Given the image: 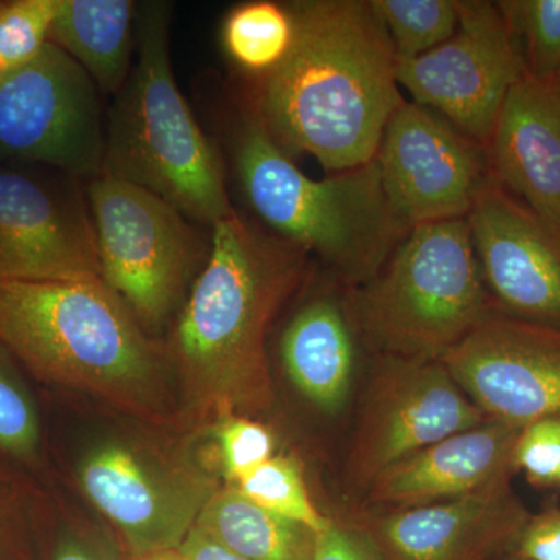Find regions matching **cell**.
Wrapping results in <instances>:
<instances>
[{"label": "cell", "instance_id": "cell-1", "mask_svg": "<svg viewBox=\"0 0 560 560\" xmlns=\"http://www.w3.org/2000/svg\"><path fill=\"white\" fill-rule=\"evenodd\" d=\"M289 5L293 47L259 79L254 113L290 156L308 154L335 173L370 164L405 102L388 33L366 0Z\"/></svg>", "mask_w": 560, "mask_h": 560}, {"label": "cell", "instance_id": "cell-2", "mask_svg": "<svg viewBox=\"0 0 560 560\" xmlns=\"http://www.w3.org/2000/svg\"><path fill=\"white\" fill-rule=\"evenodd\" d=\"M210 231L209 259L180 312L175 352L198 407L223 419L270 407L268 327L300 285L307 253L237 212Z\"/></svg>", "mask_w": 560, "mask_h": 560}, {"label": "cell", "instance_id": "cell-3", "mask_svg": "<svg viewBox=\"0 0 560 560\" xmlns=\"http://www.w3.org/2000/svg\"><path fill=\"white\" fill-rule=\"evenodd\" d=\"M232 164L243 198L270 234L316 254L349 289L370 282L411 231L390 206L375 160L313 179L253 109L235 127Z\"/></svg>", "mask_w": 560, "mask_h": 560}, {"label": "cell", "instance_id": "cell-4", "mask_svg": "<svg viewBox=\"0 0 560 560\" xmlns=\"http://www.w3.org/2000/svg\"><path fill=\"white\" fill-rule=\"evenodd\" d=\"M168 32V3L139 7L138 61L109 110L103 173L153 191L212 230L235 209L219 154L176 83Z\"/></svg>", "mask_w": 560, "mask_h": 560}, {"label": "cell", "instance_id": "cell-5", "mask_svg": "<svg viewBox=\"0 0 560 560\" xmlns=\"http://www.w3.org/2000/svg\"><path fill=\"white\" fill-rule=\"evenodd\" d=\"M0 341L38 377L121 404L149 399L160 359L101 278L0 282Z\"/></svg>", "mask_w": 560, "mask_h": 560}, {"label": "cell", "instance_id": "cell-6", "mask_svg": "<svg viewBox=\"0 0 560 560\" xmlns=\"http://www.w3.org/2000/svg\"><path fill=\"white\" fill-rule=\"evenodd\" d=\"M348 304L371 349L412 361H441L495 312L466 219L412 228Z\"/></svg>", "mask_w": 560, "mask_h": 560}, {"label": "cell", "instance_id": "cell-7", "mask_svg": "<svg viewBox=\"0 0 560 560\" xmlns=\"http://www.w3.org/2000/svg\"><path fill=\"white\" fill-rule=\"evenodd\" d=\"M84 191L103 282L139 326L160 329L205 268L212 238L153 191L105 173Z\"/></svg>", "mask_w": 560, "mask_h": 560}, {"label": "cell", "instance_id": "cell-8", "mask_svg": "<svg viewBox=\"0 0 560 560\" xmlns=\"http://www.w3.org/2000/svg\"><path fill=\"white\" fill-rule=\"evenodd\" d=\"M105 153L101 90L60 47L47 43L35 60L0 75V161L91 180Z\"/></svg>", "mask_w": 560, "mask_h": 560}, {"label": "cell", "instance_id": "cell-9", "mask_svg": "<svg viewBox=\"0 0 560 560\" xmlns=\"http://www.w3.org/2000/svg\"><path fill=\"white\" fill-rule=\"evenodd\" d=\"M455 33L427 54L397 60V83L464 136L488 147L525 62L495 2L458 0Z\"/></svg>", "mask_w": 560, "mask_h": 560}, {"label": "cell", "instance_id": "cell-10", "mask_svg": "<svg viewBox=\"0 0 560 560\" xmlns=\"http://www.w3.org/2000/svg\"><path fill=\"white\" fill-rule=\"evenodd\" d=\"M79 180L43 165L0 161V282L101 278Z\"/></svg>", "mask_w": 560, "mask_h": 560}, {"label": "cell", "instance_id": "cell-11", "mask_svg": "<svg viewBox=\"0 0 560 560\" xmlns=\"http://www.w3.org/2000/svg\"><path fill=\"white\" fill-rule=\"evenodd\" d=\"M485 420L441 361L383 357L350 447L348 480L368 490L401 460Z\"/></svg>", "mask_w": 560, "mask_h": 560}, {"label": "cell", "instance_id": "cell-12", "mask_svg": "<svg viewBox=\"0 0 560 560\" xmlns=\"http://www.w3.org/2000/svg\"><path fill=\"white\" fill-rule=\"evenodd\" d=\"M374 160L390 206L410 230L466 219L492 178L486 147L415 102L394 110Z\"/></svg>", "mask_w": 560, "mask_h": 560}, {"label": "cell", "instance_id": "cell-13", "mask_svg": "<svg viewBox=\"0 0 560 560\" xmlns=\"http://www.w3.org/2000/svg\"><path fill=\"white\" fill-rule=\"evenodd\" d=\"M466 220L493 311L560 330V231L493 175Z\"/></svg>", "mask_w": 560, "mask_h": 560}, {"label": "cell", "instance_id": "cell-14", "mask_svg": "<svg viewBox=\"0 0 560 560\" xmlns=\"http://www.w3.org/2000/svg\"><path fill=\"white\" fill-rule=\"evenodd\" d=\"M441 363L486 416L511 425L560 418V330L493 312Z\"/></svg>", "mask_w": 560, "mask_h": 560}, {"label": "cell", "instance_id": "cell-15", "mask_svg": "<svg viewBox=\"0 0 560 560\" xmlns=\"http://www.w3.org/2000/svg\"><path fill=\"white\" fill-rule=\"evenodd\" d=\"M80 481L136 560L178 550L213 493L208 481L160 469L121 444L92 452L81 464Z\"/></svg>", "mask_w": 560, "mask_h": 560}, {"label": "cell", "instance_id": "cell-16", "mask_svg": "<svg viewBox=\"0 0 560 560\" xmlns=\"http://www.w3.org/2000/svg\"><path fill=\"white\" fill-rule=\"evenodd\" d=\"M529 518L504 480L458 499L371 515L364 529L385 560H485L517 541Z\"/></svg>", "mask_w": 560, "mask_h": 560}, {"label": "cell", "instance_id": "cell-17", "mask_svg": "<svg viewBox=\"0 0 560 560\" xmlns=\"http://www.w3.org/2000/svg\"><path fill=\"white\" fill-rule=\"evenodd\" d=\"M521 431L486 419L452 434L382 474L368 489L370 500L399 510L458 499L511 480Z\"/></svg>", "mask_w": 560, "mask_h": 560}, {"label": "cell", "instance_id": "cell-18", "mask_svg": "<svg viewBox=\"0 0 560 560\" xmlns=\"http://www.w3.org/2000/svg\"><path fill=\"white\" fill-rule=\"evenodd\" d=\"M486 150L493 178L560 231V97L555 86L526 73L508 94Z\"/></svg>", "mask_w": 560, "mask_h": 560}, {"label": "cell", "instance_id": "cell-19", "mask_svg": "<svg viewBox=\"0 0 560 560\" xmlns=\"http://www.w3.org/2000/svg\"><path fill=\"white\" fill-rule=\"evenodd\" d=\"M348 301L320 296L302 305L280 338V359L302 396L327 415L345 410L357 360Z\"/></svg>", "mask_w": 560, "mask_h": 560}, {"label": "cell", "instance_id": "cell-20", "mask_svg": "<svg viewBox=\"0 0 560 560\" xmlns=\"http://www.w3.org/2000/svg\"><path fill=\"white\" fill-rule=\"evenodd\" d=\"M138 3L58 0L49 43L90 73L105 95L119 94L131 73Z\"/></svg>", "mask_w": 560, "mask_h": 560}, {"label": "cell", "instance_id": "cell-21", "mask_svg": "<svg viewBox=\"0 0 560 560\" xmlns=\"http://www.w3.org/2000/svg\"><path fill=\"white\" fill-rule=\"evenodd\" d=\"M197 528L221 547L248 560H312L316 533L280 517L231 486L213 492Z\"/></svg>", "mask_w": 560, "mask_h": 560}, {"label": "cell", "instance_id": "cell-22", "mask_svg": "<svg viewBox=\"0 0 560 560\" xmlns=\"http://www.w3.org/2000/svg\"><path fill=\"white\" fill-rule=\"evenodd\" d=\"M296 36L289 3L246 2L224 20L223 47L238 69L261 79L285 60Z\"/></svg>", "mask_w": 560, "mask_h": 560}, {"label": "cell", "instance_id": "cell-23", "mask_svg": "<svg viewBox=\"0 0 560 560\" xmlns=\"http://www.w3.org/2000/svg\"><path fill=\"white\" fill-rule=\"evenodd\" d=\"M388 33L397 60H408L445 43L458 27V0H370Z\"/></svg>", "mask_w": 560, "mask_h": 560}, {"label": "cell", "instance_id": "cell-24", "mask_svg": "<svg viewBox=\"0 0 560 560\" xmlns=\"http://www.w3.org/2000/svg\"><path fill=\"white\" fill-rule=\"evenodd\" d=\"M495 3L517 44L526 73L551 83L560 70V0Z\"/></svg>", "mask_w": 560, "mask_h": 560}, {"label": "cell", "instance_id": "cell-25", "mask_svg": "<svg viewBox=\"0 0 560 560\" xmlns=\"http://www.w3.org/2000/svg\"><path fill=\"white\" fill-rule=\"evenodd\" d=\"M250 501L280 517L319 534L331 518L320 514L308 495L301 464L290 456H272L235 486Z\"/></svg>", "mask_w": 560, "mask_h": 560}, {"label": "cell", "instance_id": "cell-26", "mask_svg": "<svg viewBox=\"0 0 560 560\" xmlns=\"http://www.w3.org/2000/svg\"><path fill=\"white\" fill-rule=\"evenodd\" d=\"M58 0H0L2 73L35 60L49 43Z\"/></svg>", "mask_w": 560, "mask_h": 560}, {"label": "cell", "instance_id": "cell-27", "mask_svg": "<svg viewBox=\"0 0 560 560\" xmlns=\"http://www.w3.org/2000/svg\"><path fill=\"white\" fill-rule=\"evenodd\" d=\"M219 436L224 471L234 486L275 456V436L264 423L246 416L220 420Z\"/></svg>", "mask_w": 560, "mask_h": 560}, {"label": "cell", "instance_id": "cell-28", "mask_svg": "<svg viewBox=\"0 0 560 560\" xmlns=\"http://www.w3.org/2000/svg\"><path fill=\"white\" fill-rule=\"evenodd\" d=\"M515 469L525 470L530 482H560V418H547L523 427L514 452Z\"/></svg>", "mask_w": 560, "mask_h": 560}, {"label": "cell", "instance_id": "cell-29", "mask_svg": "<svg viewBox=\"0 0 560 560\" xmlns=\"http://www.w3.org/2000/svg\"><path fill=\"white\" fill-rule=\"evenodd\" d=\"M38 436L31 401L0 372V447L27 455L35 451Z\"/></svg>", "mask_w": 560, "mask_h": 560}, {"label": "cell", "instance_id": "cell-30", "mask_svg": "<svg viewBox=\"0 0 560 560\" xmlns=\"http://www.w3.org/2000/svg\"><path fill=\"white\" fill-rule=\"evenodd\" d=\"M312 560H385L377 544L361 526L330 521L316 534Z\"/></svg>", "mask_w": 560, "mask_h": 560}, {"label": "cell", "instance_id": "cell-31", "mask_svg": "<svg viewBox=\"0 0 560 560\" xmlns=\"http://www.w3.org/2000/svg\"><path fill=\"white\" fill-rule=\"evenodd\" d=\"M518 555L528 560H560V511L529 518L518 537Z\"/></svg>", "mask_w": 560, "mask_h": 560}, {"label": "cell", "instance_id": "cell-32", "mask_svg": "<svg viewBox=\"0 0 560 560\" xmlns=\"http://www.w3.org/2000/svg\"><path fill=\"white\" fill-rule=\"evenodd\" d=\"M178 551L184 560H248L221 547L219 541L213 540L197 526L187 534Z\"/></svg>", "mask_w": 560, "mask_h": 560}, {"label": "cell", "instance_id": "cell-33", "mask_svg": "<svg viewBox=\"0 0 560 560\" xmlns=\"http://www.w3.org/2000/svg\"><path fill=\"white\" fill-rule=\"evenodd\" d=\"M55 560H103L98 558L95 552L88 550V548L81 547L79 544H70L62 545L60 551L55 556Z\"/></svg>", "mask_w": 560, "mask_h": 560}, {"label": "cell", "instance_id": "cell-34", "mask_svg": "<svg viewBox=\"0 0 560 560\" xmlns=\"http://www.w3.org/2000/svg\"><path fill=\"white\" fill-rule=\"evenodd\" d=\"M138 560H184L178 550L156 552V555L147 556Z\"/></svg>", "mask_w": 560, "mask_h": 560}, {"label": "cell", "instance_id": "cell-35", "mask_svg": "<svg viewBox=\"0 0 560 560\" xmlns=\"http://www.w3.org/2000/svg\"><path fill=\"white\" fill-rule=\"evenodd\" d=\"M552 86H555L556 92H558L560 97V70L556 73L555 80L551 81Z\"/></svg>", "mask_w": 560, "mask_h": 560}, {"label": "cell", "instance_id": "cell-36", "mask_svg": "<svg viewBox=\"0 0 560 560\" xmlns=\"http://www.w3.org/2000/svg\"><path fill=\"white\" fill-rule=\"evenodd\" d=\"M512 560H528V559L522 558V556H521V555H518V556H517V558L512 559Z\"/></svg>", "mask_w": 560, "mask_h": 560}, {"label": "cell", "instance_id": "cell-37", "mask_svg": "<svg viewBox=\"0 0 560 560\" xmlns=\"http://www.w3.org/2000/svg\"><path fill=\"white\" fill-rule=\"evenodd\" d=\"M0 75H2V69H0Z\"/></svg>", "mask_w": 560, "mask_h": 560}]
</instances>
